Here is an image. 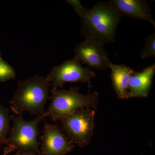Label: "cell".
<instances>
[{"label": "cell", "instance_id": "11", "mask_svg": "<svg viewBox=\"0 0 155 155\" xmlns=\"http://www.w3.org/2000/svg\"><path fill=\"white\" fill-rule=\"evenodd\" d=\"M111 80L113 87L117 97L120 99H129L128 84L131 75L135 71L124 65L110 63Z\"/></svg>", "mask_w": 155, "mask_h": 155}, {"label": "cell", "instance_id": "3", "mask_svg": "<svg viewBox=\"0 0 155 155\" xmlns=\"http://www.w3.org/2000/svg\"><path fill=\"white\" fill-rule=\"evenodd\" d=\"M51 102L43 116L57 121L77 110L90 108L96 110L99 101V94L94 91L83 94L78 87L69 90L52 89Z\"/></svg>", "mask_w": 155, "mask_h": 155}, {"label": "cell", "instance_id": "2", "mask_svg": "<svg viewBox=\"0 0 155 155\" xmlns=\"http://www.w3.org/2000/svg\"><path fill=\"white\" fill-rule=\"evenodd\" d=\"M51 84L47 78L35 75L20 81L18 87L9 104L17 115L27 112L32 116L43 115L45 105L49 99Z\"/></svg>", "mask_w": 155, "mask_h": 155}, {"label": "cell", "instance_id": "13", "mask_svg": "<svg viewBox=\"0 0 155 155\" xmlns=\"http://www.w3.org/2000/svg\"><path fill=\"white\" fill-rule=\"evenodd\" d=\"M155 57V32L147 36L145 45L141 53L142 59H147Z\"/></svg>", "mask_w": 155, "mask_h": 155}, {"label": "cell", "instance_id": "12", "mask_svg": "<svg viewBox=\"0 0 155 155\" xmlns=\"http://www.w3.org/2000/svg\"><path fill=\"white\" fill-rule=\"evenodd\" d=\"M10 110L0 105V147L7 145V135L10 129Z\"/></svg>", "mask_w": 155, "mask_h": 155}, {"label": "cell", "instance_id": "14", "mask_svg": "<svg viewBox=\"0 0 155 155\" xmlns=\"http://www.w3.org/2000/svg\"><path fill=\"white\" fill-rule=\"evenodd\" d=\"M16 72L14 68L0 58V81L14 79Z\"/></svg>", "mask_w": 155, "mask_h": 155}, {"label": "cell", "instance_id": "4", "mask_svg": "<svg viewBox=\"0 0 155 155\" xmlns=\"http://www.w3.org/2000/svg\"><path fill=\"white\" fill-rule=\"evenodd\" d=\"M45 119L43 115H39L32 121H26L22 115L11 116L13 126L7 139L8 146L17 151L32 152L40 154V143L38 140V126Z\"/></svg>", "mask_w": 155, "mask_h": 155}, {"label": "cell", "instance_id": "6", "mask_svg": "<svg viewBox=\"0 0 155 155\" xmlns=\"http://www.w3.org/2000/svg\"><path fill=\"white\" fill-rule=\"evenodd\" d=\"M96 73L88 67H84L75 58L65 61L63 64L53 67L46 78L52 89L62 87L67 83L83 82L91 87V78Z\"/></svg>", "mask_w": 155, "mask_h": 155}, {"label": "cell", "instance_id": "1", "mask_svg": "<svg viewBox=\"0 0 155 155\" xmlns=\"http://www.w3.org/2000/svg\"><path fill=\"white\" fill-rule=\"evenodd\" d=\"M80 17L81 34L104 45L115 41L122 16L110 2H99L91 9H86Z\"/></svg>", "mask_w": 155, "mask_h": 155}, {"label": "cell", "instance_id": "9", "mask_svg": "<svg viewBox=\"0 0 155 155\" xmlns=\"http://www.w3.org/2000/svg\"><path fill=\"white\" fill-rule=\"evenodd\" d=\"M122 16L142 19L151 23L155 22L149 5L143 0H112L110 2Z\"/></svg>", "mask_w": 155, "mask_h": 155}, {"label": "cell", "instance_id": "16", "mask_svg": "<svg viewBox=\"0 0 155 155\" xmlns=\"http://www.w3.org/2000/svg\"><path fill=\"white\" fill-rule=\"evenodd\" d=\"M14 155H38V154L36 153L32 152L17 151V152Z\"/></svg>", "mask_w": 155, "mask_h": 155}, {"label": "cell", "instance_id": "10", "mask_svg": "<svg viewBox=\"0 0 155 155\" xmlns=\"http://www.w3.org/2000/svg\"><path fill=\"white\" fill-rule=\"evenodd\" d=\"M155 73V64L154 63L141 72H135L131 75L128 84L129 99L148 96Z\"/></svg>", "mask_w": 155, "mask_h": 155}, {"label": "cell", "instance_id": "7", "mask_svg": "<svg viewBox=\"0 0 155 155\" xmlns=\"http://www.w3.org/2000/svg\"><path fill=\"white\" fill-rule=\"evenodd\" d=\"M75 58L81 64H86L90 69L105 71L111 63L104 45L94 39L86 38L74 48Z\"/></svg>", "mask_w": 155, "mask_h": 155}, {"label": "cell", "instance_id": "15", "mask_svg": "<svg viewBox=\"0 0 155 155\" xmlns=\"http://www.w3.org/2000/svg\"><path fill=\"white\" fill-rule=\"evenodd\" d=\"M15 151L16 150L14 148L8 146V147L5 148L4 149L3 155H8L10 153Z\"/></svg>", "mask_w": 155, "mask_h": 155}, {"label": "cell", "instance_id": "8", "mask_svg": "<svg viewBox=\"0 0 155 155\" xmlns=\"http://www.w3.org/2000/svg\"><path fill=\"white\" fill-rule=\"evenodd\" d=\"M41 140V155H65L75 146L58 125L54 124H45Z\"/></svg>", "mask_w": 155, "mask_h": 155}, {"label": "cell", "instance_id": "5", "mask_svg": "<svg viewBox=\"0 0 155 155\" xmlns=\"http://www.w3.org/2000/svg\"><path fill=\"white\" fill-rule=\"evenodd\" d=\"M96 110L90 108L77 110L60 119L69 139L83 147L89 143L94 134Z\"/></svg>", "mask_w": 155, "mask_h": 155}]
</instances>
